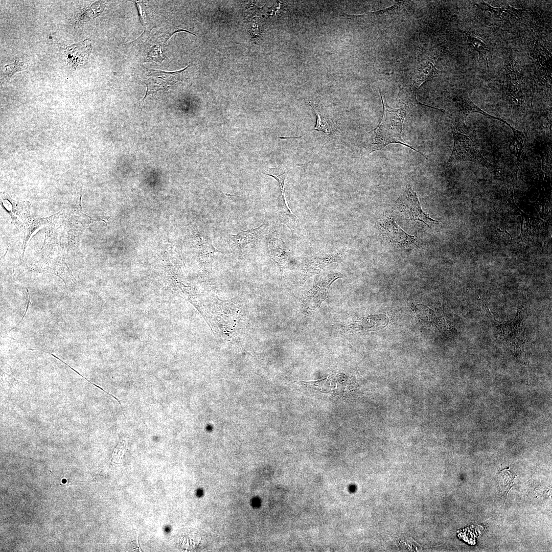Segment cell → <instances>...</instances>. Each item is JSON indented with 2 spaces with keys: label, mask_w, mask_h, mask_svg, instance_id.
Here are the masks:
<instances>
[{
  "label": "cell",
  "mask_w": 552,
  "mask_h": 552,
  "mask_svg": "<svg viewBox=\"0 0 552 552\" xmlns=\"http://www.w3.org/2000/svg\"><path fill=\"white\" fill-rule=\"evenodd\" d=\"M467 40L468 44L479 56L482 58H486L487 61V54L489 52L488 47L482 39L474 32H468L466 34Z\"/></svg>",
  "instance_id": "ffe728a7"
},
{
  "label": "cell",
  "mask_w": 552,
  "mask_h": 552,
  "mask_svg": "<svg viewBox=\"0 0 552 552\" xmlns=\"http://www.w3.org/2000/svg\"><path fill=\"white\" fill-rule=\"evenodd\" d=\"M61 212H59L48 217L35 218L33 220L30 219L29 221H28L25 224L22 228L24 234V237L21 246V258L22 260L24 259V254L25 253L27 242L32 234L39 227L51 223L54 219L57 218L59 215H60Z\"/></svg>",
  "instance_id": "2e32d148"
},
{
  "label": "cell",
  "mask_w": 552,
  "mask_h": 552,
  "mask_svg": "<svg viewBox=\"0 0 552 552\" xmlns=\"http://www.w3.org/2000/svg\"><path fill=\"white\" fill-rule=\"evenodd\" d=\"M463 118L455 120L451 125L453 148L447 165L458 161H471L494 170L493 166L481 154L470 135Z\"/></svg>",
  "instance_id": "7a4b0ae2"
},
{
  "label": "cell",
  "mask_w": 552,
  "mask_h": 552,
  "mask_svg": "<svg viewBox=\"0 0 552 552\" xmlns=\"http://www.w3.org/2000/svg\"><path fill=\"white\" fill-rule=\"evenodd\" d=\"M532 55L538 71L550 83L551 76V55L550 52L538 42L532 47Z\"/></svg>",
  "instance_id": "8fae6325"
},
{
  "label": "cell",
  "mask_w": 552,
  "mask_h": 552,
  "mask_svg": "<svg viewBox=\"0 0 552 552\" xmlns=\"http://www.w3.org/2000/svg\"><path fill=\"white\" fill-rule=\"evenodd\" d=\"M475 5L480 9L489 12L500 20L518 18L522 13V10L512 7L508 4L497 7H492L485 2L478 3Z\"/></svg>",
  "instance_id": "9a60e30c"
},
{
  "label": "cell",
  "mask_w": 552,
  "mask_h": 552,
  "mask_svg": "<svg viewBox=\"0 0 552 552\" xmlns=\"http://www.w3.org/2000/svg\"><path fill=\"white\" fill-rule=\"evenodd\" d=\"M308 105L312 108L316 114V125L314 128L312 130L307 132L306 133L300 136H282L280 137V139H290L300 138L305 136L307 133L312 132L313 131H321L329 135H336L338 133V130L336 125H335L333 121L328 117L327 114L321 109L320 106L315 103H313L310 101L309 102Z\"/></svg>",
  "instance_id": "7c38bea8"
},
{
  "label": "cell",
  "mask_w": 552,
  "mask_h": 552,
  "mask_svg": "<svg viewBox=\"0 0 552 552\" xmlns=\"http://www.w3.org/2000/svg\"><path fill=\"white\" fill-rule=\"evenodd\" d=\"M513 131L514 136L510 145V148L516 157L519 159L525 148V137L522 132L516 129Z\"/></svg>",
  "instance_id": "44dd1931"
},
{
  "label": "cell",
  "mask_w": 552,
  "mask_h": 552,
  "mask_svg": "<svg viewBox=\"0 0 552 552\" xmlns=\"http://www.w3.org/2000/svg\"><path fill=\"white\" fill-rule=\"evenodd\" d=\"M342 277L340 272H331L319 277L302 296L301 302L303 313L311 315L327 298L333 283Z\"/></svg>",
  "instance_id": "277c9868"
},
{
  "label": "cell",
  "mask_w": 552,
  "mask_h": 552,
  "mask_svg": "<svg viewBox=\"0 0 552 552\" xmlns=\"http://www.w3.org/2000/svg\"><path fill=\"white\" fill-rule=\"evenodd\" d=\"M504 87L510 102L519 108L523 102L522 75L514 57L509 55L503 66Z\"/></svg>",
  "instance_id": "5b68a950"
},
{
  "label": "cell",
  "mask_w": 552,
  "mask_h": 552,
  "mask_svg": "<svg viewBox=\"0 0 552 552\" xmlns=\"http://www.w3.org/2000/svg\"><path fill=\"white\" fill-rule=\"evenodd\" d=\"M268 248L270 257L283 272L288 258V252L284 244L280 239L273 238L268 242Z\"/></svg>",
  "instance_id": "e0dca14e"
},
{
  "label": "cell",
  "mask_w": 552,
  "mask_h": 552,
  "mask_svg": "<svg viewBox=\"0 0 552 552\" xmlns=\"http://www.w3.org/2000/svg\"><path fill=\"white\" fill-rule=\"evenodd\" d=\"M499 483L500 488H504V490H508L507 488H510L511 486L514 483L515 478L511 475L510 473L509 472H505V470H503L499 475Z\"/></svg>",
  "instance_id": "603a6c76"
},
{
  "label": "cell",
  "mask_w": 552,
  "mask_h": 552,
  "mask_svg": "<svg viewBox=\"0 0 552 552\" xmlns=\"http://www.w3.org/2000/svg\"><path fill=\"white\" fill-rule=\"evenodd\" d=\"M497 326L499 334L505 344L518 360H523L526 343L525 329L522 322L521 305L518 304L515 317L512 320Z\"/></svg>",
  "instance_id": "3957f363"
},
{
  "label": "cell",
  "mask_w": 552,
  "mask_h": 552,
  "mask_svg": "<svg viewBox=\"0 0 552 552\" xmlns=\"http://www.w3.org/2000/svg\"><path fill=\"white\" fill-rule=\"evenodd\" d=\"M378 225L382 236L389 242L404 247L415 244V238L404 232L392 217L383 215L379 219Z\"/></svg>",
  "instance_id": "30bf717a"
},
{
  "label": "cell",
  "mask_w": 552,
  "mask_h": 552,
  "mask_svg": "<svg viewBox=\"0 0 552 552\" xmlns=\"http://www.w3.org/2000/svg\"><path fill=\"white\" fill-rule=\"evenodd\" d=\"M4 198L5 199L8 200L12 205L11 211L5 209L11 217L12 223L18 229L23 228L25 224L31 219L30 202L29 201L18 202L14 201L7 194H5Z\"/></svg>",
  "instance_id": "4fadbf2b"
},
{
  "label": "cell",
  "mask_w": 552,
  "mask_h": 552,
  "mask_svg": "<svg viewBox=\"0 0 552 552\" xmlns=\"http://www.w3.org/2000/svg\"><path fill=\"white\" fill-rule=\"evenodd\" d=\"M269 227V222L265 217L263 222L259 226L231 235L228 240L230 250L237 255L248 254L262 239Z\"/></svg>",
  "instance_id": "52a82bcc"
},
{
  "label": "cell",
  "mask_w": 552,
  "mask_h": 552,
  "mask_svg": "<svg viewBox=\"0 0 552 552\" xmlns=\"http://www.w3.org/2000/svg\"><path fill=\"white\" fill-rule=\"evenodd\" d=\"M87 217L89 218V223H93V222H95V221H103L106 223V225L107 226V224H108V223H107L108 220L110 217V216H101V215L100 216V215H96V216H92L87 215Z\"/></svg>",
  "instance_id": "cb8c5ba5"
},
{
  "label": "cell",
  "mask_w": 552,
  "mask_h": 552,
  "mask_svg": "<svg viewBox=\"0 0 552 552\" xmlns=\"http://www.w3.org/2000/svg\"><path fill=\"white\" fill-rule=\"evenodd\" d=\"M280 208L278 213L280 220L290 228L293 232L298 226L300 222L297 217L292 213L288 205L279 202Z\"/></svg>",
  "instance_id": "d6986e66"
},
{
  "label": "cell",
  "mask_w": 552,
  "mask_h": 552,
  "mask_svg": "<svg viewBox=\"0 0 552 552\" xmlns=\"http://www.w3.org/2000/svg\"><path fill=\"white\" fill-rule=\"evenodd\" d=\"M394 209L402 217L420 222L427 226L431 222H438L430 218L422 210L418 196L410 184L407 185L403 194L396 201Z\"/></svg>",
  "instance_id": "8992f818"
},
{
  "label": "cell",
  "mask_w": 552,
  "mask_h": 552,
  "mask_svg": "<svg viewBox=\"0 0 552 552\" xmlns=\"http://www.w3.org/2000/svg\"><path fill=\"white\" fill-rule=\"evenodd\" d=\"M344 255L343 249H338L307 258L300 269V277L302 282H305L308 278L319 273L328 266L335 263H340Z\"/></svg>",
  "instance_id": "9c48e42d"
},
{
  "label": "cell",
  "mask_w": 552,
  "mask_h": 552,
  "mask_svg": "<svg viewBox=\"0 0 552 552\" xmlns=\"http://www.w3.org/2000/svg\"><path fill=\"white\" fill-rule=\"evenodd\" d=\"M27 67L22 62L16 60L13 63L6 65L4 66V77L6 80H8L14 73L18 71L25 70L27 69Z\"/></svg>",
  "instance_id": "7402d4cb"
},
{
  "label": "cell",
  "mask_w": 552,
  "mask_h": 552,
  "mask_svg": "<svg viewBox=\"0 0 552 552\" xmlns=\"http://www.w3.org/2000/svg\"><path fill=\"white\" fill-rule=\"evenodd\" d=\"M26 290H27V293H28V303L27 305V308H26V309L25 310V312L24 314L23 315L22 317H21V319H20V320L18 323V324L15 327H13L12 329H11L9 330V331H10L11 330H13V329L16 328L20 324V322L21 321V320H22V319L24 318V317L26 315V313L27 312L28 309L29 308V303H30V294L29 293L28 289L26 288Z\"/></svg>",
  "instance_id": "d4e9b609"
},
{
  "label": "cell",
  "mask_w": 552,
  "mask_h": 552,
  "mask_svg": "<svg viewBox=\"0 0 552 552\" xmlns=\"http://www.w3.org/2000/svg\"><path fill=\"white\" fill-rule=\"evenodd\" d=\"M379 92L384 112L378 126L366 134L365 142L369 153L380 150L390 144L397 143L411 148L427 159L424 154L407 144L402 137L403 124L409 109L405 106L400 108L391 107L383 99L380 90Z\"/></svg>",
  "instance_id": "6da1fadb"
},
{
  "label": "cell",
  "mask_w": 552,
  "mask_h": 552,
  "mask_svg": "<svg viewBox=\"0 0 552 552\" xmlns=\"http://www.w3.org/2000/svg\"><path fill=\"white\" fill-rule=\"evenodd\" d=\"M188 67L175 72H165L161 71L148 69L144 83L147 87L145 96L143 99V105L147 96L154 94L159 90H167L176 86L181 81L184 71Z\"/></svg>",
  "instance_id": "ba28073f"
},
{
  "label": "cell",
  "mask_w": 552,
  "mask_h": 552,
  "mask_svg": "<svg viewBox=\"0 0 552 552\" xmlns=\"http://www.w3.org/2000/svg\"><path fill=\"white\" fill-rule=\"evenodd\" d=\"M289 169L286 165L282 164L277 167L268 168L263 171V174L273 177L279 185L281 190L280 200L288 203L285 191V181L287 177Z\"/></svg>",
  "instance_id": "ac0fdd59"
},
{
  "label": "cell",
  "mask_w": 552,
  "mask_h": 552,
  "mask_svg": "<svg viewBox=\"0 0 552 552\" xmlns=\"http://www.w3.org/2000/svg\"><path fill=\"white\" fill-rule=\"evenodd\" d=\"M455 102L457 107L461 112L462 118L465 120L468 114L472 112L479 113L487 118L491 119H496L502 122L504 124L508 125L513 130L515 129L512 128V126L508 124L505 121H504L501 118L492 116L481 108L476 106L470 99L469 95L467 92H463L461 94L458 95L455 98Z\"/></svg>",
  "instance_id": "5bb4252c"
}]
</instances>
